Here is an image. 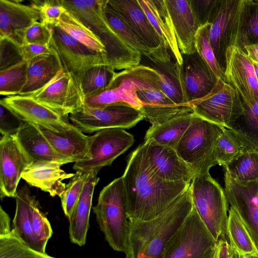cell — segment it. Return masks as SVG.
Masks as SVG:
<instances>
[{
    "instance_id": "cell-1",
    "label": "cell",
    "mask_w": 258,
    "mask_h": 258,
    "mask_svg": "<svg viewBox=\"0 0 258 258\" xmlns=\"http://www.w3.org/2000/svg\"><path fill=\"white\" fill-rule=\"evenodd\" d=\"M126 210L130 220L147 221L165 210L190 183L163 180L152 170L144 142L130 155L123 175Z\"/></svg>"
},
{
    "instance_id": "cell-2",
    "label": "cell",
    "mask_w": 258,
    "mask_h": 258,
    "mask_svg": "<svg viewBox=\"0 0 258 258\" xmlns=\"http://www.w3.org/2000/svg\"><path fill=\"white\" fill-rule=\"evenodd\" d=\"M193 208L190 185L163 212L147 221L130 220L126 258H161L165 247Z\"/></svg>"
},
{
    "instance_id": "cell-3",
    "label": "cell",
    "mask_w": 258,
    "mask_h": 258,
    "mask_svg": "<svg viewBox=\"0 0 258 258\" xmlns=\"http://www.w3.org/2000/svg\"><path fill=\"white\" fill-rule=\"evenodd\" d=\"M66 10L86 25L105 46L108 64L115 71L140 64L142 55L126 43L108 23L103 12L105 0H60Z\"/></svg>"
},
{
    "instance_id": "cell-4",
    "label": "cell",
    "mask_w": 258,
    "mask_h": 258,
    "mask_svg": "<svg viewBox=\"0 0 258 258\" xmlns=\"http://www.w3.org/2000/svg\"><path fill=\"white\" fill-rule=\"evenodd\" d=\"M105 239L115 251L126 254L130 221L122 177L115 178L100 191L97 204L92 207Z\"/></svg>"
},
{
    "instance_id": "cell-5",
    "label": "cell",
    "mask_w": 258,
    "mask_h": 258,
    "mask_svg": "<svg viewBox=\"0 0 258 258\" xmlns=\"http://www.w3.org/2000/svg\"><path fill=\"white\" fill-rule=\"evenodd\" d=\"M149 88L159 89L156 70L150 66L139 64L115 72L107 88L97 95L86 98L85 106L101 108L113 104L125 103L139 109L142 104L137 92Z\"/></svg>"
},
{
    "instance_id": "cell-6",
    "label": "cell",
    "mask_w": 258,
    "mask_h": 258,
    "mask_svg": "<svg viewBox=\"0 0 258 258\" xmlns=\"http://www.w3.org/2000/svg\"><path fill=\"white\" fill-rule=\"evenodd\" d=\"M224 127L195 114L191 123L175 147L178 155L196 175L209 172L212 166L217 164L215 149Z\"/></svg>"
},
{
    "instance_id": "cell-7",
    "label": "cell",
    "mask_w": 258,
    "mask_h": 258,
    "mask_svg": "<svg viewBox=\"0 0 258 258\" xmlns=\"http://www.w3.org/2000/svg\"><path fill=\"white\" fill-rule=\"evenodd\" d=\"M190 190L193 205L214 240L225 238L228 202L222 187L207 172L195 176Z\"/></svg>"
},
{
    "instance_id": "cell-8",
    "label": "cell",
    "mask_w": 258,
    "mask_h": 258,
    "mask_svg": "<svg viewBox=\"0 0 258 258\" xmlns=\"http://www.w3.org/2000/svg\"><path fill=\"white\" fill-rule=\"evenodd\" d=\"M52 36L48 46L57 58L61 69L71 74L81 88L84 73L95 66L108 64L105 53L93 51L57 26H51Z\"/></svg>"
},
{
    "instance_id": "cell-9",
    "label": "cell",
    "mask_w": 258,
    "mask_h": 258,
    "mask_svg": "<svg viewBox=\"0 0 258 258\" xmlns=\"http://www.w3.org/2000/svg\"><path fill=\"white\" fill-rule=\"evenodd\" d=\"M189 104L196 115L230 129L244 111L237 91L220 79L208 95Z\"/></svg>"
},
{
    "instance_id": "cell-10",
    "label": "cell",
    "mask_w": 258,
    "mask_h": 258,
    "mask_svg": "<svg viewBox=\"0 0 258 258\" xmlns=\"http://www.w3.org/2000/svg\"><path fill=\"white\" fill-rule=\"evenodd\" d=\"M135 141L134 136L121 128H109L90 136L89 158L74 163L73 169L85 173L98 172L112 164Z\"/></svg>"
},
{
    "instance_id": "cell-11",
    "label": "cell",
    "mask_w": 258,
    "mask_h": 258,
    "mask_svg": "<svg viewBox=\"0 0 258 258\" xmlns=\"http://www.w3.org/2000/svg\"><path fill=\"white\" fill-rule=\"evenodd\" d=\"M217 244L193 205L184 222L167 242L161 258H202Z\"/></svg>"
},
{
    "instance_id": "cell-12",
    "label": "cell",
    "mask_w": 258,
    "mask_h": 258,
    "mask_svg": "<svg viewBox=\"0 0 258 258\" xmlns=\"http://www.w3.org/2000/svg\"><path fill=\"white\" fill-rule=\"evenodd\" d=\"M137 108L125 103H118L101 108L84 105L69 116L71 122L84 133L91 134L109 128H130L144 119Z\"/></svg>"
},
{
    "instance_id": "cell-13",
    "label": "cell",
    "mask_w": 258,
    "mask_h": 258,
    "mask_svg": "<svg viewBox=\"0 0 258 258\" xmlns=\"http://www.w3.org/2000/svg\"><path fill=\"white\" fill-rule=\"evenodd\" d=\"M36 101L68 116L80 111L85 96L80 85L70 73L60 70L47 83L27 95Z\"/></svg>"
},
{
    "instance_id": "cell-14",
    "label": "cell",
    "mask_w": 258,
    "mask_h": 258,
    "mask_svg": "<svg viewBox=\"0 0 258 258\" xmlns=\"http://www.w3.org/2000/svg\"><path fill=\"white\" fill-rule=\"evenodd\" d=\"M226 58L225 82L237 91L244 105H253L258 101V82L253 61L234 46L228 47Z\"/></svg>"
},
{
    "instance_id": "cell-15",
    "label": "cell",
    "mask_w": 258,
    "mask_h": 258,
    "mask_svg": "<svg viewBox=\"0 0 258 258\" xmlns=\"http://www.w3.org/2000/svg\"><path fill=\"white\" fill-rule=\"evenodd\" d=\"M241 0H218L209 21V39L216 59L225 72L226 54L232 46L234 28Z\"/></svg>"
},
{
    "instance_id": "cell-16",
    "label": "cell",
    "mask_w": 258,
    "mask_h": 258,
    "mask_svg": "<svg viewBox=\"0 0 258 258\" xmlns=\"http://www.w3.org/2000/svg\"><path fill=\"white\" fill-rule=\"evenodd\" d=\"M0 103L26 122L54 132L64 133L76 126L69 121V117L59 114L28 95L6 96L1 99Z\"/></svg>"
},
{
    "instance_id": "cell-17",
    "label": "cell",
    "mask_w": 258,
    "mask_h": 258,
    "mask_svg": "<svg viewBox=\"0 0 258 258\" xmlns=\"http://www.w3.org/2000/svg\"><path fill=\"white\" fill-rule=\"evenodd\" d=\"M33 163L15 136H1L0 141L1 198H15L22 175Z\"/></svg>"
},
{
    "instance_id": "cell-18",
    "label": "cell",
    "mask_w": 258,
    "mask_h": 258,
    "mask_svg": "<svg viewBox=\"0 0 258 258\" xmlns=\"http://www.w3.org/2000/svg\"><path fill=\"white\" fill-rule=\"evenodd\" d=\"M225 192L239 216L258 249V180L241 183L225 171Z\"/></svg>"
},
{
    "instance_id": "cell-19",
    "label": "cell",
    "mask_w": 258,
    "mask_h": 258,
    "mask_svg": "<svg viewBox=\"0 0 258 258\" xmlns=\"http://www.w3.org/2000/svg\"><path fill=\"white\" fill-rule=\"evenodd\" d=\"M107 3L155 51L151 59L165 61L171 59L170 51L162 49L159 37L138 0H107Z\"/></svg>"
},
{
    "instance_id": "cell-20",
    "label": "cell",
    "mask_w": 258,
    "mask_h": 258,
    "mask_svg": "<svg viewBox=\"0 0 258 258\" xmlns=\"http://www.w3.org/2000/svg\"><path fill=\"white\" fill-rule=\"evenodd\" d=\"M144 142L150 166L159 178L166 181L191 182L196 175L195 172L179 157L174 148L151 140Z\"/></svg>"
},
{
    "instance_id": "cell-21",
    "label": "cell",
    "mask_w": 258,
    "mask_h": 258,
    "mask_svg": "<svg viewBox=\"0 0 258 258\" xmlns=\"http://www.w3.org/2000/svg\"><path fill=\"white\" fill-rule=\"evenodd\" d=\"M182 57L181 74L189 104L208 95L218 79L197 52Z\"/></svg>"
},
{
    "instance_id": "cell-22",
    "label": "cell",
    "mask_w": 258,
    "mask_h": 258,
    "mask_svg": "<svg viewBox=\"0 0 258 258\" xmlns=\"http://www.w3.org/2000/svg\"><path fill=\"white\" fill-rule=\"evenodd\" d=\"M40 20L34 1L25 4L21 1L0 0V38H8L20 46L18 34Z\"/></svg>"
},
{
    "instance_id": "cell-23",
    "label": "cell",
    "mask_w": 258,
    "mask_h": 258,
    "mask_svg": "<svg viewBox=\"0 0 258 258\" xmlns=\"http://www.w3.org/2000/svg\"><path fill=\"white\" fill-rule=\"evenodd\" d=\"M138 1L158 35L162 49L169 51L174 61L181 66L182 54L165 0Z\"/></svg>"
},
{
    "instance_id": "cell-24",
    "label": "cell",
    "mask_w": 258,
    "mask_h": 258,
    "mask_svg": "<svg viewBox=\"0 0 258 258\" xmlns=\"http://www.w3.org/2000/svg\"><path fill=\"white\" fill-rule=\"evenodd\" d=\"M181 54L196 52L195 37L200 26L189 0H165Z\"/></svg>"
},
{
    "instance_id": "cell-25",
    "label": "cell",
    "mask_w": 258,
    "mask_h": 258,
    "mask_svg": "<svg viewBox=\"0 0 258 258\" xmlns=\"http://www.w3.org/2000/svg\"><path fill=\"white\" fill-rule=\"evenodd\" d=\"M62 165L56 162H33L23 173L22 178L29 185L49 193L51 197L60 198L66 188L63 180L72 178L75 174L62 170Z\"/></svg>"
},
{
    "instance_id": "cell-26",
    "label": "cell",
    "mask_w": 258,
    "mask_h": 258,
    "mask_svg": "<svg viewBox=\"0 0 258 258\" xmlns=\"http://www.w3.org/2000/svg\"><path fill=\"white\" fill-rule=\"evenodd\" d=\"M137 94L142 104L139 110L153 126L177 115L192 112L191 106L175 104L159 89L140 90Z\"/></svg>"
},
{
    "instance_id": "cell-27",
    "label": "cell",
    "mask_w": 258,
    "mask_h": 258,
    "mask_svg": "<svg viewBox=\"0 0 258 258\" xmlns=\"http://www.w3.org/2000/svg\"><path fill=\"white\" fill-rule=\"evenodd\" d=\"M34 125L59 155L71 159L74 163L88 159L90 136L85 135L77 126L59 133L42 126Z\"/></svg>"
},
{
    "instance_id": "cell-28",
    "label": "cell",
    "mask_w": 258,
    "mask_h": 258,
    "mask_svg": "<svg viewBox=\"0 0 258 258\" xmlns=\"http://www.w3.org/2000/svg\"><path fill=\"white\" fill-rule=\"evenodd\" d=\"M98 172L90 173L85 183L80 198L69 219V236L71 241L80 246L86 241L89 227V218L94 190L99 178Z\"/></svg>"
},
{
    "instance_id": "cell-29",
    "label": "cell",
    "mask_w": 258,
    "mask_h": 258,
    "mask_svg": "<svg viewBox=\"0 0 258 258\" xmlns=\"http://www.w3.org/2000/svg\"><path fill=\"white\" fill-rule=\"evenodd\" d=\"M18 143L32 159L37 161L56 162L63 164L72 160L58 154L45 137L32 123H28L16 135Z\"/></svg>"
},
{
    "instance_id": "cell-30",
    "label": "cell",
    "mask_w": 258,
    "mask_h": 258,
    "mask_svg": "<svg viewBox=\"0 0 258 258\" xmlns=\"http://www.w3.org/2000/svg\"><path fill=\"white\" fill-rule=\"evenodd\" d=\"M33 197L26 185L17 190L15 197L16 210L12 229L16 236L27 246L45 253L33 230L31 216Z\"/></svg>"
},
{
    "instance_id": "cell-31",
    "label": "cell",
    "mask_w": 258,
    "mask_h": 258,
    "mask_svg": "<svg viewBox=\"0 0 258 258\" xmlns=\"http://www.w3.org/2000/svg\"><path fill=\"white\" fill-rule=\"evenodd\" d=\"M258 43V0H241L232 46L245 53L246 46Z\"/></svg>"
},
{
    "instance_id": "cell-32",
    "label": "cell",
    "mask_w": 258,
    "mask_h": 258,
    "mask_svg": "<svg viewBox=\"0 0 258 258\" xmlns=\"http://www.w3.org/2000/svg\"><path fill=\"white\" fill-rule=\"evenodd\" d=\"M150 66L156 70L160 90L169 99L178 105L190 106L184 90L180 66L178 63L172 61L167 63L151 61Z\"/></svg>"
},
{
    "instance_id": "cell-33",
    "label": "cell",
    "mask_w": 258,
    "mask_h": 258,
    "mask_svg": "<svg viewBox=\"0 0 258 258\" xmlns=\"http://www.w3.org/2000/svg\"><path fill=\"white\" fill-rule=\"evenodd\" d=\"M194 115L192 112L181 114L159 125H151L146 133L145 141L151 140L160 145L174 148Z\"/></svg>"
},
{
    "instance_id": "cell-34",
    "label": "cell",
    "mask_w": 258,
    "mask_h": 258,
    "mask_svg": "<svg viewBox=\"0 0 258 258\" xmlns=\"http://www.w3.org/2000/svg\"><path fill=\"white\" fill-rule=\"evenodd\" d=\"M27 80L20 95H27L43 87L61 69L52 53L35 57L27 61Z\"/></svg>"
},
{
    "instance_id": "cell-35",
    "label": "cell",
    "mask_w": 258,
    "mask_h": 258,
    "mask_svg": "<svg viewBox=\"0 0 258 258\" xmlns=\"http://www.w3.org/2000/svg\"><path fill=\"white\" fill-rule=\"evenodd\" d=\"M252 151L256 150L234 130L224 127L216 144L215 158L217 164L225 168L235 159Z\"/></svg>"
},
{
    "instance_id": "cell-36",
    "label": "cell",
    "mask_w": 258,
    "mask_h": 258,
    "mask_svg": "<svg viewBox=\"0 0 258 258\" xmlns=\"http://www.w3.org/2000/svg\"><path fill=\"white\" fill-rule=\"evenodd\" d=\"M89 49L106 54L104 45L86 25L71 12L66 10L56 26Z\"/></svg>"
},
{
    "instance_id": "cell-37",
    "label": "cell",
    "mask_w": 258,
    "mask_h": 258,
    "mask_svg": "<svg viewBox=\"0 0 258 258\" xmlns=\"http://www.w3.org/2000/svg\"><path fill=\"white\" fill-rule=\"evenodd\" d=\"M226 235L236 253L258 256V249L253 239L239 216L232 207L229 211Z\"/></svg>"
},
{
    "instance_id": "cell-38",
    "label": "cell",
    "mask_w": 258,
    "mask_h": 258,
    "mask_svg": "<svg viewBox=\"0 0 258 258\" xmlns=\"http://www.w3.org/2000/svg\"><path fill=\"white\" fill-rule=\"evenodd\" d=\"M105 17L113 30L129 46L142 55L152 58L155 51L151 49L135 31L115 12L105 0L103 5Z\"/></svg>"
},
{
    "instance_id": "cell-39",
    "label": "cell",
    "mask_w": 258,
    "mask_h": 258,
    "mask_svg": "<svg viewBox=\"0 0 258 258\" xmlns=\"http://www.w3.org/2000/svg\"><path fill=\"white\" fill-rule=\"evenodd\" d=\"M115 73V71L108 64L95 66L88 70L81 80V89L85 98L105 91L111 83Z\"/></svg>"
},
{
    "instance_id": "cell-40",
    "label": "cell",
    "mask_w": 258,
    "mask_h": 258,
    "mask_svg": "<svg viewBox=\"0 0 258 258\" xmlns=\"http://www.w3.org/2000/svg\"><path fill=\"white\" fill-rule=\"evenodd\" d=\"M224 169L232 179L239 182L258 180V151L243 154Z\"/></svg>"
},
{
    "instance_id": "cell-41",
    "label": "cell",
    "mask_w": 258,
    "mask_h": 258,
    "mask_svg": "<svg viewBox=\"0 0 258 258\" xmlns=\"http://www.w3.org/2000/svg\"><path fill=\"white\" fill-rule=\"evenodd\" d=\"M27 80V61L22 60L0 71V94L5 97L20 95Z\"/></svg>"
},
{
    "instance_id": "cell-42",
    "label": "cell",
    "mask_w": 258,
    "mask_h": 258,
    "mask_svg": "<svg viewBox=\"0 0 258 258\" xmlns=\"http://www.w3.org/2000/svg\"><path fill=\"white\" fill-rule=\"evenodd\" d=\"M243 105L244 113L231 129L258 151V101L251 106Z\"/></svg>"
},
{
    "instance_id": "cell-43",
    "label": "cell",
    "mask_w": 258,
    "mask_h": 258,
    "mask_svg": "<svg viewBox=\"0 0 258 258\" xmlns=\"http://www.w3.org/2000/svg\"><path fill=\"white\" fill-rule=\"evenodd\" d=\"M0 258H55L46 253L36 251L25 245L12 229L0 236Z\"/></svg>"
},
{
    "instance_id": "cell-44",
    "label": "cell",
    "mask_w": 258,
    "mask_h": 258,
    "mask_svg": "<svg viewBox=\"0 0 258 258\" xmlns=\"http://www.w3.org/2000/svg\"><path fill=\"white\" fill-rule=\"evenodd\" d=\"M210 24L207 23L201 26L195 37L196 52L209 67L218 79L225 82L224 73L219 66L209 39Z\"/></svg>"
},
{
    "instance_id": "cell-45",
    "label": "cell",
    "mask_w": 258,
    "mask_h": 258,
    "mask_svg": "<svg viewBox=\"0 0 258 258\" xmlns=\"http://www.w3.org/2000/svg\"><path fill=\"white\" fill-rule=\"evenodd\" d=\"M90 173L76 171L60 197L62 210L69 218L71 216L82 192L85 183Z\"/></svg>"
},
{
    "instance_id": "cell-46",
    "label": "cell",
    "mask_w": 258,
    "mask_h": 258,
    "mask_svg": "<svg viewBox=\"0 0 258 258\" xmlns=\"http://www.w3.org/2000/svg\"><path fill=\"white\" fill-rule=\"evenodd\" d=\"M31 217L33 232L42 249L45 251L46 244L53 231L48 220L41 211L35 196L31 204Z\"/></svg>"
},
{
    "instance_id": "cell-47",
    "label": "cell",
    "mask_w": 258,
    "mask_h": 258,
    "mask_svg": "<svg viewBox=\"0 0 258 258\" xmlns=\"http://www.w3.org/2000/svg\"><path fill=\"white\" fill-rule=\"evenodd\" d=\"M51 36V27L38 21L20 31L18 34L17 39L20 46L24 43L48 45Z\"/></svg>"
},
{
    "instance_id": "cell-48",
    "label": "cell",
    "mask_w": 258,
    "mask_h": 258,
    "mask_svg": "<svg viewBox=\"0 0 258 258\" xmlns=\"http://www.w3.org/2000/svg\"><path fill=\"white\" fill-rule=\"evenodd\" d=\"M38 8L40 21L46 25L56 26L66 10L60 0L34 1Z\"/></svg>"
},
{
    "instance_id": "cell-49",
    "label": "cell",
    "mask_w": 258,
    "mask_h": 258,
    "mask_svg": "<svg viewBox=\"0 0 258 258\" xmlns=\"http://www.w3.org/2000/svg\"><path fill=\"white\" fill-rule=\"evenodd\" d=\"M0 132L1 136H16L19 131L28 122L6 106L0 103Z\"/></svg>"
},
{
    "instance_id": "cell-50",
    "label": "cell",
    "mask_w": 258,
    "mask_h": 258,
    "mask_svg": "<svg viewBox=\"0 0 258 258\" xmlns=\"http://www.w3.org/2000/svg\"><path fill=\"white\" fill-rule=\"evenodd\" d=\"M0 71L23 60L19 46L8 38H0Z\"/></svg>"
},
{
    "instance_id": "cell-51",
    "label": "cell",
    "mask_w": 258,
    "mask_h": 258,
    "mask_svg": "<svg viewBox=\"0 0 258 258\" xmlns=\"http://www.w3.org/2000/svg\"><path fill=\"white\" fill-rule=\"evenodd\" d=\"M189 2L200 27L209 23L218 0H189Z\"/></svg>"
},
{
    "instance_id": "cell-52",
    "label": "cell",
    "mask_w": 258,
    "mask_h": 258,
    "mask_svg": "<svg viewBox=\"0 0 258 258\" xmlns=\"http://www.w3.org/2000/svg\"><path fill=\"white\" fill-rule=\"evenodd\" d=\"M23 60L28 61L38 56L52 53L48 45L24 43L19 46Z\"/></svg>"
},
{
    "instance_id": "cell-53",
    "label": "cell",
    "mask_w": 258,
    "mask_h": 258,
    "mask_svg": "<svg viewBox=\"0 0 258 258\" xmlns=\"http://www.w3.org/2000/svg\"><path fill=\"white\" fill-rule=\"evenodd\" d=\"M213 258H236L235 253L226 238L217 242Z\"/></svg>"
},
{
    "instance_id": "cell-54",
    "label": "cell",
    "mask_w": 258,
    "mask_h": 258,
    "mask_svg": "<svg viewBox=\"0 0 258 258\" xmlns=\"http://www.w3.org/2000/svg\"><path fill=\"white\" fill-rule=\"evenodd\" d=\"M11 219L8 214L0 207V236L9 234L12 231L11 228Z\"/></svg>"
},
{
    "instance_id": "cell-55",
    "label": "cell",
    "mask_w": 258,
    "mask_h": 258,
    "mask_svg": "<svg viewBox=\"0 0 258 258\" xmlns=\"http://www.w3.org/2000/svg\"><path fill=\"white\" fill-rule=\"evenodd\" d=\"M245 53L250 58L255 62L258 63V43L244 47Z\"/></svg>"
},
{
    "instance_id": "cell-56",
    "label": "cell",
    "mask_w": 258,
    "mask_h": 258,
    "mask_svg": "<svg viewBox=\"0 0 258 258\" xmlns=\"http://www.w3.org/2000/svg\"><path fill=\"white\" fill-rule=\"evenodd\" d=\"M216 246L214 248L209 250L202 258H213Z\"/></svg>"
},
{
    "instance_id": "cell-57",
    "label": "cell",
    "mask_w": 258,
    "mask_h": 258,
    "mask_svg": "<svg viewBox=\"0 0 258 258\" xmlns=\"http://www.w3.org/2000/svg\"><path fill=\"white\" fill-rule=\"evenodd\" d=\"M236 258H258V256L243 255L236 253L235 252Z\"/></svg>"
},
{
    "instance_id": "cell-58",
    "label": "cell",
    "mask_w": 258,
    "mask_h": 258,
    "mask_svg": "<svg viewBox=\"0 0 258 258\" xmlns=\"http://www.w3.org/2000/svg\"><path fill=\"white\" fill-rule=\"evenodd\" d=\"M253 67H254L255 75L256 79L258 82V63L256 62H253Z\"/></svg>"
}]
</instances>
